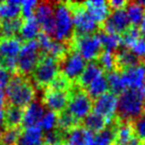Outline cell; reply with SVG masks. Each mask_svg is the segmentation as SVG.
<instances>
[{"mask_svg":"<svg viewBox=\"0 0 145 145\" xmlns=\"http://www.w3.org/2000/svg\"><path fill=\"white\" fill-rule=\"evenodd\" d=\"M37 95L36 88L28 77L14 74L5 89V99L7 105L26 107L35 101Z\"/></svg>","mask_w":145,"mask_h":145,"instance_id":"cell-1","label":"cell"},{"mask_svg":"<svg viewBox=\"0 0 145 145\" xmlns=\"http://www.w3.org/2000/svg\"><path fill=\"white\" fill-rule=\"evenodd\" d=\"M144 112V99L140 89H125L117 99L116 118L121 122H133Z\"/></svg>","mask_w":145,"mask_h":145,"instance_id":"cell-2","label":"cell"},{"mask_svg":"<svg viewBox=\"0 0 145 145\" xmlns=\"http://www.w3.org/2000/svg\"><path fill=\"white\" fill-rule=\"evenodd\" d=\"M55 32L53 39L58 42L70 44L74 37L72 15L68 2L54 3Z\"/></svg>","mask_w":145,"mask_h":145,"instance_id":"cell-3","label":"cell"},{"mask_svg":"<svg viewBox=\"0 0 145 145\" xmlns=\"http://www.w3.org/2000/svg\"><path fill=\"white\" fill-rule=\"evenodd\" d=\"M72 11V23H74V36H86V35L97 34L101 29L91 15L86 10L83 3L68 2Z\"/></svg>","mask_w":145,"mask_h":145,"instance_id":"cell-4","label":"cell"},{"mask_svg":"<svg viewBox=\"0 0 145 145\" xmlns=\"http://www.w3.org/2000/svg\"><path fill=\"white\" fill-rule=\"evenodd\" d=\"M70 99H69L67 110L75 117L77 120L82 122L93 110V99L88 95L86 91L77 83H74L71 88Z\"/></svg>","mask_w":145,"mask_h":145,"instance_id":"cell-5","label":"cell"},{"mask_svg":"<svg viewBox=\"0 0 145 145\" xmlns=\"http://www.w3.org/2000/svg\"><path fill=\"white\" fill-rule=\"evenodd\" d=\"M41 51L37 40L28 41L23 43L19 55L17 57L16 74L23 77H28L34 71L35 67L41 57Z\"/></svg>","mask_w":145,"mask_h":145,"instance_id":"cell-6","label":"cell"},{"mask_svg":"<svg viewBox=\"0 0 145 145\" xmlns=\"http://www.w3.org/2000/svg\"><path fill=\"white\" fill-rule=\"evenodd\" d=\"M60 72L59 63L48 55L41 54L39 62L32 72V79L39 88L46 89Z\"/></svg>","mask_w":145,"mask_h":145,"instance_id":"cell-7","label":"cell"},{"mask_svg":"<svg viewBox=\"0 0 145 145\" xmlns=\"http://www.w3.org/2000/svg\"><path fill=\"white\" fill-rule=\"evenodd\" d=\"M71 49L81 55L87 62L95 61L103 51L97 34L86 36H74L70 43Z\"/></svg>","mask_w":145,"mask_h":145,"instance_id":"cell-8","label":"cell"},{"mask_svg":"<svg viewBox=\"0 0 145 145\" xmlns=\"http://www.w3.org/2000/svg\"><path fill=\"white\" fill-rule=\"evenodd\" d=\"M87 63L79 53L71 49L69 53L59 62L60 72L64 75L71 83H77L83 74Z\"/></svg>","mask_w":145,"mask_h":145,"instance_id":"cell-9","label":"cell"},{"mask_svg":"<svg viewBox=\"0 0 145 145\" xmlns=\"http://www.w3.org/2000/svg\"><path fill=\"white\" fill-rule=\"evenodd\" d=\"M117 99V95L107 91L93 101V112L103 117L107 121V125L116 117Z\"/></svg>","mask_w":145,"mask_h":145,"instance_id":"cell-10","label":"cell"},{"mask_svg":"<svg viewBox=\"0 0 145 145\" xmlns=\"http://www.w3.org/2000/svg\"><path fill=\"white\" fill-rule=\"evenodd\" d=\"M34 18L41 26V31L53 38L55 32L54 3L49 1L38 3L34 12Z\"/></svg>","mask_w":145,"mask_h":145,"instance_id":"cell-11","label":"cell"},{"mask_svg":"<svg viewBox=\"0 0 145 145\" xmlns=\"http://www.w3.org/2000/svg\"><path fill=\"white\" fill-rule=\"evenodd\" d=\"M128 17L125 9L111 11L109 16L101 24V29L108 34L122 35L130 27Z\"/></svg>","mask_w":145,"mask_h":145,"instance_id":"cell-12","label":"cell"},{"mask_svg":"<svg viewBox=\"0 0 145 145\" xmlns=\"http://www.w3.org/2000/svg\"><path fill=\"white\" fill-rule=\"evenodd\" d=\"M70 95L68 91H59L45 89L44 95L42 97V105L49 110L56 113H61L66 110L68 107Z\"/></svg>","mask_w":145,"mask_h":145,"instance_id":"cell-13","label":"cell"},{"mask_svg":"<svg viewBox=\"0 0 145 145\" xmlns=\"http://www.w3.org/2000/svg\"><path fill=\"white\" fill-rule=\"evenodd\" d=\"M126 89H140L145 83V68L143 63L135 67L119 71Z\"/></svg>","mask_w":145,"mask_h":145,"instance_id":"cell-14","label":"cell"},{"mask_svg":"<svg viewBox=\"0 0 145 145\" xmlns=\"http://www.w3.org/2000/svg\"><path fill=\"white\" fill-rule=\"evenodd\" d=\"M45 113V106L42 103L36 101L28 105L24 108V114H23L22 128L27 127L38 126Z\"/></svg>","mask_w":145,"mask_h":145,"instance_id":"cell-15","label":"cell"},{"mask_svg":"<svg viewBox=\"0 0 145 145\" xmlns=\"http://www.w3.org/2000/svg\"><path fill=\"white\" fill-rule=\"evenodd\" d=\"M83 5L85 6L88 13L91 16V18L101 26L111 12L110 9L108 8L107 2L103 0L87 1V2H83Z\"/></svg>","mask_w":145,"mask_h":145,"instance_id":"cell-16","label":"cell"},{"mask_svg":"<svg viewBox=\"0 0 145 145\" xmlns=\"http://www.w3.org/2000/svg\"><path fill=\"white\" fill-rule=\"evenodd\" d=\"M93 137L95 133L79 125L66 133L65 142L69 145H93Z\"/></svg>","mask_w":145,"mask_h":145,"instance_id":"cell-17","label":"cell"},{"mask_svg":"<svg viewBox=\"0 0 145 145\" xmlns=\"http://www.w3.org/2000/svg\"><path fill=\"white\" fill-rule=\"evenodd\" d=\"M23 42L19 37L0 38V54L2 59H17Z\"/></svg>","mask_w":145,"mask_h":145,"instance_id":"cell-18","label":"cell"},{"mask_svg":"<svg viewBox=\"0 0 145 145\" xmlns=\"http://www.w3.org/2000/svg\"><path fill=\"white\" fill-rule=\"evenodd\" d=\"M44 132L39 126L22 128L15 145H42Z\"/></svg>","mask_w":145,"mask_h":145,"instance_id":"cell-19","label":"cell"},{"mask_svg":"<svg viewBox=\"0 0 145 145\" xmlns=\"http://www.w3.org/2000/svg\"><path fill=\"white\" fill-rule=\"evenodd\" d=\"M103 74H105V72L101 68V66L97 64V61L89 62V64H87V66H86L83 74L77 81V84L85 89L91 82H93L95 79H97L99 76L103 75Z\"/></svg>","mask_w":145,"mask_h":145,"instance_id":"cell-20","label":"cell"},{"mask_svg":"<svg viewBox=\"0 0 145 145\" xmlns=\"http://www.w3.org/2000/svg\"><path fill=\"white\" fill-rule=\"evenodd\" d=\"M114 55H115V63H116L117 71H122L124 69L135 67L142 63L128 49L119 48V50H117L114 53Z\"/></svg>","mask_w":145,"mask_h":145,"instance_id":"cell-21","label":"cell"},{"mask_svg":"<svg viewBox=\"0 0 145 145\" xmlns=\"http://www.w3.org/2000/svg\"><path fill=\"white\" fill-rule=\"evenodd\" d=\"M24 108L14 105H6L4 109V127L5 128H17L22 127Z\"/></svg>","mask_w":145,"mask_h":145,"instance_id":"cell-22","label":"cell"},{"mask_svg":"<svg viewBox=\"0 0 145 145\" xmlns=\"http://www.w3.org/2000/svg\"><path fill=\"white\" fill-rule=\"evenodd\" d=\"M41 33V26L34 17H31L28 19H24L22 23V26L19 31L21 40H24L25 42L28 41L36 40L38 35Z\"/></svg>","mask_w":145,"mask_h":145,"instance_id":"cell-23","label":"cell"},{"mask_svg":"<svg viewBox=\"0 0 145 145\" xmlns=\"http://www.w3.org/2000/svg\"><path fill=\"white\" fill-rule=\"evenodd\" d=\"M21 14V1L8 0L0 2V21L18 18Z\"/></svg>","mask_w":145,"mask_h":145,"instance_id":"cell-24","label":"cell"},{"mask_svg":"<svg viewBox=\"0 0 145 145\" xmlns=\"http://www.w3.org/2000/svg\"><path fill=\"white\" fill-rule=\"evenodd\" d=\"M97 36L101 42L103 51L115 53L117 50H119V47L122 46L120 35L108 34V33H105V31L99 29V31L97 33Z\"/></svg>","mask_w":145,"mask_h":145,"instance_id":"cell-25","label":"cell"},{"mask_svg":"<svg viewBox=\"0 0 145 145\" xmlns=\"http://www.w3.org/2000/svg\"><path fill=\"white\" fill-rule=\"evenodd\" d=\"M116 125H117V119L115 117L112 122L107 125L105 129L95 133V137H93V145H112L115 137Z\"/></svg>","mask_w":145,"mask_h":145,"instance_id":"cell-26","label":"cell"},{"mask_svg":"<svg viewBox=\"0 0 145 145\" xmlns=\"http://www.w3.org/2000/svg\"><path fill=\"white\" fill-rule=\"evenodd\" d=\"M86 93H88L89 97L93 101L99 97L101 95H105L108 91V85H107L106 77L105 75L99 76L97 79H95L93 82H91L89 86L85 89Z\"/></svg>","mask_w":145,"mask_h":145,"instance_id":"cell-27","label":"cell"},{"mask_svg":"<svg viewBox=\"0 0 145 145\" xmlns=\"http://www.w3.org/2000/svg\"><path fill=\"white\" fill-rule=\"evenodd\" d=\"M81 125L87 130L91 131L93 133H97L105 129L107 126V121L101 115L97 114L95 112H91L87 117L82 120Z\"/></svg>","mask_w":145,"mask_h":145,"instance_id":"cell-28","label":"cell"},{"mask_svg":"<svg viewBox=\"0 0 145 145\" xmlns=\"http://www.w3.org/2000/svg\"><path fill=\"white\" fill-rule=\"evenodd\" d=\"M23 19L21 17L10 20L0 21V38L16 37L22 26Z\"/></svg>","mask_w":145,"mask_h":145,"instance_id":"cell-29","label":"cell"},{"mask_svg":"<svg viewBox=\"0 0 145 145\" xmlns=\"http://www.w3.org/2000/svg\"><path fill=\"white\" fill-rule=\"evenodd\" d=\"M81 125V122L72 116L68 110H64L61 113H58V121H57V129L61 132L65 133L69 132L70 130L74 129L75 127Z\"/></svg>","mask_w":145,"mask_h":145,"instance_id":"cell-30","label":"cell"},{"mask_svg":"<svg viewBox=\"0 0 145 145\" xmlns=\"http://www.w3.org/2000/svg\"><path fill=\"white\" fill-rule=\"evenodd\" d=\"M125 11L131 26L137 27L141 24L145 14L144 7L141 6L138 2H128Z\"/></svg>","mask_w":145,"mask_h":145,"instance_id":"cell-31","label":"cell"},{"mask_svg":"<svg viewBox=\"0 0 145 145\" xmlns=\"http://www.w3.org/2000/svg\"><path fill=\"white\" fill-rule=\"evenodd\" d=\"M105 77H106L109 93L118 97L119 95H121L126 89L124 85H123V82L122 79H121V75L119 71L115 70L110 72H107L106 75H105Z\"/></svg>","mask_w":145,"mask_h":145,"instance_id":"cell-32","label":"cell"},{"mask_svg":"<svg viewBox=\"0 0 145 145\" xmlns=\"http://www.w3.org/2000/svg\"><path fill=\"white\" fill-rule=\"evenodd\" d=\"M97 64L101 66L103 72H110L116 70V63H115V55L114 53L108 52V51H103L99 58L95 60Z\"/></svg>","mask_w":145,"mask_h":145,"instance_id":"cell-33","label":"cell"},{"mask_svg":"<svg viewBox=\"0 0 145 145\" xmlns=\"http://www.w3.org/2000/svg\"><path fill=\"white\" fill-rule=\"evenodd\" d=\"M57 121H58V113L48 110L45 111L38 126L42 129L43 132H50L57 128Z\"/></svg>","mask_w":145,"mask_h":145,"instance_id":"cell-34","label":"cell"},{"mask_svg":"<svg viewBox=\"0 0 145 145\" xmlns=\"http://www.w3.org/2000/svg\"><path fill=\"white\" fill-rule=\"evenodd\" d=\"M141 38V32L139 28L130 26L121 35V44L125 49H129L138 39Z\"/></svg>","mask_w":145,"mask_h":145,"instance_id":"cell-35","label":"cell"},{"mask_svg":"<svg viewBox=\"0 0 145 145\" xmlns=\"http://www.w3.org/2000/svg\"><path fill=\"white\" fill-rule=\"evenodd\" d=\"M72 83H71L64 75L59 72L58 76L52 81V83L46 88V89L51 91H70Z\"/></svg>","mask_w":145,"mask_h":145,"instance_id":"cell-36","label":"cell"},{"mask_svg":"<svg viewBox=\"0 0 145 145\" xmlns=\"http://www.w3.org/2000/svg\"><path fill=\"white\" fill-rule=\"evenodd\" d=\"M22 130V127L17 128H5L2 132L1 145H15Z\"/></svg>","mask_w":145,"mask_h":145,"instance_id":"cell-37","label":"cell"},{"mask_svg":"<svg viewBox=\"0 0 145 145\" xmlns=\"http://www.w3.org/2000/svg\"><path fill=\"white\" fill-rule=\"evenodd\" d=\"M38 2L35 0H24L21 1V15L22 19H28L34 17V12Z\"/></svg>","mask_w":145,"mask_h":145,"instance_id":"cell-38","label":"cell"},{"mask_svg":"<svg viewBox=\"0 0 145 145\" xmlns=\"http://www.w3.org/2000/svg\"><path fill=\"white\" fill-rule=\"evenodd\" d=\"M132 128L135 136L145 144V116L144 115L138 117V118L133 121Z\"/></svg>","mask_w":145,"mask_h":145,"instance_id":"cell-39","label":"cell"},{"mask_svg":"<svg viewBox=\"0 0 145 145\" xmlns=\"http://www.w3.org/2000/svg\"><path fill=\"white\" fill-rule=\"evenodd\" d=\"M128 50L131 51L141 62L142 60H145V41L143 40L142 35H141V38L138 39Z\"/></svg>","mask_w":145,"mask_h":145,"instance_id":"cell-40","label":"cell"},{"mask_svg":"<svg viewBox=\"0 0 145 145\" xmlns=\"http://www.w3.org/2000/svg\"><path fill=\"white\" fill-rule=\"evenodd\" d=\"M12 76V72H10L8 70L3 68L2 66H0V89L1 91H3V89H6L9 82L11 81Z\"/></svg>","mask_w":145,"mask_h":145,"instance_id":"cell-41","label":"cell"},{"mask_svg":"<svg viewBox=\"0 0 145 145\" xmlns=\"http://www.w3.org/2000/svg\"><path fill=\"white\" fill-rule=\"evenodd\" d=\"M127 4H128V2L124 1V0H111V1L107 2V5H108V8L110 9V11L125 9Z\"/></svg>","mask_w":145,"mask_h":145,"instance_id":"cell-42","label":"cell"},{"mask_svg":"<svg viewBox=\"0 0 145 145\" xmlns=\"http://www.w3.org/2000/svg\"><path fill=\"white\" fill-rule=\"evenodd\" d=\"M5 101H6V99H5L4 91L0 89V108H3L5 106Z\"/></svg>","mask_w":145,"mask_h":145,"instance_id":"cell-43","label":"cell"},{"mask_svg":"<svg viewBox=\"0 0 145 145\" xmlns=\"http://www.w3.org/2000/svg\"><path fill=\"white\" fill-rule=\"evenodd\" d=\"M4 126V108H0V128Z\"/></svg>","mask_w":145,"mask_h":145,"instance_id":"cell-44","label":"cell"},{"mask_svg":"<svg viewBox=\"0 0 145 145\" xmlns=\"http://www.w3.org/2000/svg\"><path fill=\"white\" fill-rule=\"evenodd\" d=\"M139 26H140L139 30H140L141 34H144V33H145V14H144V18H143L142 22H141V24L139 25Z\"/></svg>","mask_w":145,"mask_h":145,"instance_id":"cell-45","label":"cell"},{"mask_svg":"<svg viewBox=\"0 0 145 145\" xmlns=\"http://www.w3.org/2000/svg\"><path fill=\"white\" fill-rule=\"evenodd\" d=\"M140 91L142 93V97H143V99H144V103H145V83L144 85L142 86V88L140 89Z\"/></svg>","mask_w":145,"mask_h":145,"instance_id":"cell-46","label":"cell"},{"mask_svg":"<svg viewBox=\"0 0 145 145\" xmlns=\"http://www.w3.org/2000/svg\"><path fill=\"white\" fill-rule=\"evenodd\" d=\"M1 140H2V131H0V144H1Z\"/></svg>","mask_w":145,"mask_h":145,"instance_id":"cell-47","label":"cell"},{"mask_svg":"<svg viewBox=\"0 0 145 145\" xmlns=\"http://www.w3.org/2000/svg\"><path fill=\"white\" fill-rule=\"evenodd\" d=\"M58 145H69L67 142H62V143H60V144H58Z\"/></svg>","mask_w":145,"mask_h":145,"instance_id":"cell-48","label":"cell"},{"mask_svg":"<svg viewBox=\"0 0 145 145\" xmlns=\"http://www.w3.org/2000/svg\"><path fill=\"white\" fill-rule=\"evenodd\" d=\"M1 62H2V56L0 54V65H1Z\"/></svg>","mask_w":145,"mask_h":145,"instance_id":"cell-49","label":"cell"},{"mask_svg":"<svg viewBox=\"0 0 145 145\" xmlns=\"http://www.w3.org/2000/svg\"><path fill=\"white\" fill-rule=\"evenodd\" d=\"M142 38H143V40L145 41V33H144V34H142Z\"/></svg>","mask_w":145,"mask_h":145,"instance_id":"cell-50","label":"cell"},{"mask_svg":"<svg viewBox=\"0 0 145 145\" xmlns=\"http://www.w3.org/2000/svg\"><path fill=\"white\" fill-rule=\"evenodd\" d=\"M144 68H145V64H144Z\"/></svg>","mask_w":145,"mask_h":145,"instance_id":"cell-51","label":"cell"},{"mask_svg":"<svg viewBox=\"0 0 145 145\" xmlns=\"http://www.w3.org/2000/svg\"><path fill=\"white\" fill-rule=\"evenodd\" d=\"M42 145H44V144H42Z\"/></svg>","mask_w":145,"mask_h":145,"instance_id":"cell-52","label":"cell"},{"mask_svg":"<svg viewBox=\"0 0 145 145\" xmlns=\"http://www.w3.org/2000/svg\"><path fill=\"white\" fill-rule=\"evenodd\" d=\"M0 2H1V1H0Z\"/></svg>","mask_w":145,"mask_h":145,"instance_id":"cell-53","label":"cell"},{"mask_svg":"<svg viewBox=\"0 0 145 145\" xmlns=\"http://www.w3.org/2000/svg\"><path fill=\"white\" fill-rule=\"evenodd\" d=\"M144 116H145V115H144Z\"/></svg>","mask_w":145,"mask_h":145,"instance_id":"cell-54","label":"cell"}]
</instances>
